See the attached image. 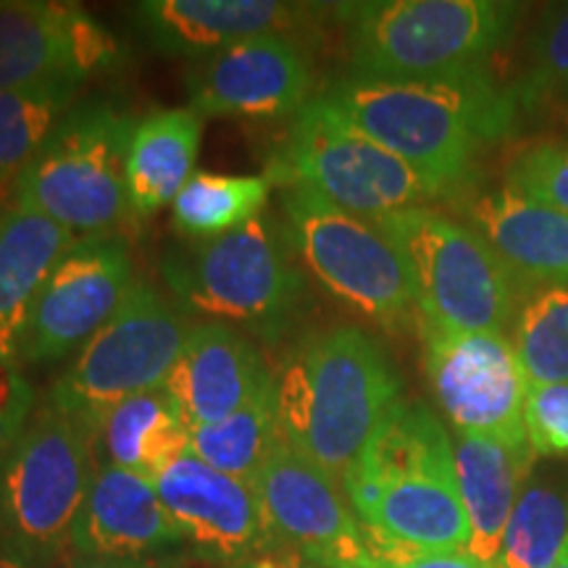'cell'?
<instances>
[{"mask_svg": "<svg viewBox=\"0 0 568 568\" xmlns=\"http://www.w3.org/2000/svg\"><path fill=\"white\" fill-rule=\"evenodd\" d=\"M318 101L424 176L439 197L464 193L477 161L514 132L518 98L487 69L443 80L339 77Z\"/></svg>", "mask_w": 568, "mask_h": 568, "instance_id": "obj_1", "label": "cell"}, {"mask_svg": "<svg viewBox=\"0 0 568 568\" xmlns=\"http://www.w3.org/2000/svg\"><path fill=\"white\" fill-rule=\"evenodd\" d=\"M400 387L389 353L361 326L305 332L274 372L280 432L343 487Z\"/></svg>", "mask_w": 568, "mask_h": 568, "instance_id": "obj_2", "label": "cell"}, {"mask_svg": "<svg viewBox=\"0 0 568 568\" xmlns=\"http://www.w3.org/2000/svg\"><path fill=\"white\" fill-rule=\"evenodd\" d=\"M343 489L368 535L414 550H468L453 435L426 403L389 410Z\"/></svg>", "mask_w": 568, "mask_h": 568, "instance_id": "obj_3", "label": "cell"}, {"mask_svg": "<svg viewBox=\"0 0 568 568\" xmlns=\"http://www.w3.org/2000/svg\"><path fill=\"white\" fill-rule=\"evenodd\" d=\"M347 77L443 80L485 69L506 45L521 3L506 0H366L335 6Z\"/></svg>", "mask_w": 568, "mask_h": 568, "instance_id": "obj_4", "label": "cell"}, {"mask_svg": "<svg viewBox=\"0 0 568 568\" xmlns=\"http://www.w3.org/2000/svg\"><path fill=\"white\" fill-rule=\"evenodd\" d=\"M161 274L187 314L237 324L268 343L293 326L308 295L284 222L264 213L222 237L174 247Z\"/></svg>", "mask_w": 568, "mask_h": 568, "instance_id": "obj_5", "label": "cell"}, {"mask_svg": "<svg viewBox=\"0 0 568 568\" xmlns=\"http://www.w3.org/2000/svg\"><path fill=\"white\" fill-rule=\"evenodd\" d=\"M406 261L418 318L447 332L506 335L524 290L477 232L418 205L376 222Z\"/></svg>", "mask_w": 568, "mask_h": 568, "instance_id": "obj_6", "label": "cell"}, {"mask_svg": "<svg viewBox=\"0 0 568 568\" xmlns=\"http://www.w3.org/2000/svg\"><path fill=\"white\" fill-rule=\"evenodd\" d=\"M190 329L193 322L180 303L134 280L113 316L63 368L48 403L95 437L119 403L163 387Z\"/></svg>", "mask_w": 568, "mask_h": 568, "instance_id": "obj_7", "label": "cell"}, {"mask_svg": "<svg viewBox=\"0 0 568 568\" xmlns=\"http://www.w3.org/2000/svg\"><path fill=\"white\" fill-rule=\"evenodd\" d=\"M134 122L111 101H82L13 182V203L80 237L105 234L126 211V148Z\"/></svg>", "mask_w": 568, "mask_h": 568, "instance_id": "obj_8", "label": "cell"}, {"mask_svg": "<svg viewBox=\"0 0 568 568\" xmlns=\"http://www.w3.org/2000/svg\"><path fill=\"white\" fill-rule=\"evenodd\" d=\"M266 180L305 190L374 224L439 197L406 161L343 122L318 98L295 116Z\"/></svg>", "mask_w": 568, "mask_h": 568, "instance_id": "obj_9", "label": "cell"}, {"mask_svg": "<svg viewBox=\"0 0 568 568\" xmlns=\"http://www.w3.org/2000/svg\"><path fill=\"white\" fill-rule=\"evenodd\" d=\"M282 211L297 264L332 297L387 329L422 322L406 261L374 222L297 187H287Z\"/></svg>", "mask_w": 568, "mask_h": 568, "instance_id": "obj_10", "label": "cell"}, {"mask_svg": "<svg viewBox=\"0 0 568 568\" xmlns=\"http://www.w3.org/2000/svg\"><path fill=\"white\" fill-rule=\"evenodd\" d=\"M95 437L45 400L0 460V531L24 558L71 539L90 493Z\"/></svg>", "mask_w": 568, "mask_h": 568, "instance_id": "obj_11", "label": "cell"}, {"mask_svg": "<svg viewBox=\"0 0 568 568\" xmlns=\"http://www.w3.org/2000/svg\"><path fill=\"white\" fill-rule=\"evenodd\" d=\"M418 326L426 379L453 432L493 437L518 453H535L524 424L529 385L514 339Z\"/></svg>", "mask_w": 568, "mask_h": 568, "instance_id": "obj_12", "label": "cell"}, {"mask_svg": "<svg viewBox=\"0 0 568 568\" xmlns=\"http://www.w3.org/2000/svg\"><path fill=\"white\" fill-rule=\"evenodd\" d=\"M119 40L77 3L0 0V92L71 84L122 67Z\"/></svg>", "mask_w": 568, "mask_h": 568, "instance_id": "obj_13", "label": "cell"}, {"mask_svg": "<svg viewBox=\"0 0 568 568\" xmlns=\"http://www.w3.org/2000/svg\"><path fill=\"white\" fill-rule=\"evenodd\" d=\"M132 282L130 247L122 237L111 232L77 237L32 305L19 361L51 364L80 351L113 316Z\"/></svg>", "mask_w": 568, "mask_h": 568, "instance_id": "obj_14", "label": "cell"}, {"mask_svg": "<svg viewBox=\"0 0 568 568\" xmlns=\"http://www.w3.org/2000/svg\"><path fill=\"white\" fill-rule=\"evenodd\" d=\"M268 537L293 545L318 568H372V552L345 489L280 439L255 474Z\"/></svg>", "mask_w": 568, "mask_h": 568, "instance_id": "obj_15", "label": "cell"}, {"mask_svg": "<svg viewBox=\"0 0 568 568\" xmlns=\"http://www.w3.org/2000/svg\"><path fill=\"white\" fill-rule=\"evenodd\" d=\"M184 90L203 119L297 116L311 103L314 63L297 34H261L190 63Z\"/></svg>", "mask_w": 568, "mask_h": 568, "instance_id": "obj_16", "label": "cell"}, {"mask_svg": "<svg viewBox=\"0 0 568 568\" xmlns=\"http://www.w3.org/2000/svg\"><path fill=\"white\" fill-rule=\"evenodd\" d=\"M322 9L284 0H142L132 6V30L153 53L201 61L261 34H297Z\"/></svg>", "mask_w": 568, "mask_h": 568, "instance_id": "obj_17", "label": "cell"}, {"mask_svg": "<svg viewBox=\"0 0 568 568\" xmlns=\"http://www.w3.org/2000/svg\"><path fill=\"white\" fill-rule=\"evenodd\" d=\"M153 485L182 539L205 556L245 558L268 537L253 485L216 471L193 453L176 458Z\"/></svg>", "mask_w": 568, "mask_h": 568, "instance_id": "obj_18", "label": "cell"}, {"mask_svg": "<svg viewBox=\"0 0 568 568\" xmlns=\"http://www.w3.org/2000/svg\"><path fill=\"white\" fill-rule=\"evenodd\" d=\"M274 379L261 347L245 332L219 322L193 324L163 389L190 429L224 422Z\"/></svg>", "mask_w": 568, "mask_h": 568, "instance_id": "obj_19", "label": "cell"}, {"mask_svg": "<svg viewBox=\"0 0 568 568\" xmlns=\"http://www.w3.org/2000/svg\"><path fill=\"white\" fill-rule=\"evenodd\" d=\"M180 539L182 531L153 481L109 464L92 477L71 531V542L82 556L103 560H138Z\"/></svg>", "mask_w": 568, "mask_h": 568, "instance_id": "obj_20", "label": "cell"}, {"mask_svg": "<svg viewBox=\"0 0 568 568\" xmlns=\"http://www.w3.org/2000/svg\"><path fill=\"white\" fill-rule=\"evenodd\" d=\"M466 224L508 266L521 290L568 280V216L518 195L506 182L468 197Z\"/></svg>", "mask_w": 568, "mask_h": 568, "instance_id": "obj_21", "label": "cell"}, {"mask_svg": "<svg viewBox=\"0 0 568 568\" xmlns=\"http://www.w3.org/2000/svg\"><path fill=\"white\" fill-rule=\"evenodd\" d=\"M77 234L38 211L0 209V361L17 364L32 305Z\"/></svg>", "mask_w": 568, "mask_h": 568, "instance_id": "obj_22", "label": "cell"}, {"mask_svg": "<svg viewBox=\"0 0 568 568\" xmlns=\"http://www.w3.org/2000/svg\"><path fill=\"white\" fill-rule=\"evenodd\" d=\"M456 479L471 539L468 552L495 566L516 497L531 477L535 453H518L493 437L453 432Z\"/></svg>", "mask_w": 568, "mask_h": 568, "instance_id": "obj_23", "label": "cell"}, {"mask_svg": "<svg viewBox=\"0 0 568 568\" xmlns=\"http://www.w3.org/2000/svg\"><path fill=\"white\" fill-rule=\"evenodd\" d=\"M203 116L190 105L153 109L134 122L126 148V209L138 216L166 209L193 180Z\"/></svg>", "mask_w": 568, "mask_h": 568, "instance_id": "obj_24", "label": "cell"}, {"mask_svg": "<svg viewBox=\"0 0 568 568\" xmlns=\"http://www.w3.org/2000/svg\"><path fill=\"white\" fill-rule=\"evenodd\" d=\"M105 464L155 481L184 453H190V426L163 387L119 403L95 432Z\"/></svg>", "mask_w": 568, "mask_h": 568, "instance_id": "obj_25", "label": "cell"}, {"mask_svg": "<svg viewBox=\"0 0 568 568\" xmlns=\"http://www.w3.org/2000/svg\"><path fill=\"white\" fill-rule=\"evenodd\" d=\"M282 439L276 418L274 379L247 406L234 410L224 422L190 429V453L216 471L253 485L268 453Z\"/></svg>", "mask_w": 568, "mask_h": 568, "instance_id": "obj_26", "label": "cell"}, {"mask_svg": "<svg viewBox=\"0 0 568 568\" xmlns=\"http://www.w3.org/2000/svg\"><path fill=\"white\" fill-rule=\"evenodd\" d=\"M272 182L258 174L195 172L172 203V224L184 240H213L264 213Z\"/></svg>", "mask_w": 568, "mask_h": 568, "instance_id": "obj_27", "label": "cell"}, {"mask_svg": "<svg viewBox=\"0 0 568 568\" xmlns=\"http://www.w3.org/2000/svg\"><path fill=\"white\" fill-rule=\"evenodd\" d=\"M568 539V493L531 477L516 497L495 568H552Z\"/></svg>", "mask_w": 568, "mask_h": 568, "instance_id": "obj_28", "label": "cell"}, {"mask_svg": "<svg viewBox=\"0 0 568 568\" xmlns=\"http://www.w3.org/2000/svg\"><path fill=\"white\" fill-rule=\"evenodd\" d=\"M510 339L529 387L568 382V280L524 293Z\"/></svg>", "mask_w": 568, "mask_h": 568, "instance_id": "obj_29", "label": "cell"}, {"mask_svg": "<svg viewBox=\"0 0 568 568\" xmlns=\"http://www.w3.org/2000/svg\"><path fill=\"white\" fill-rule=\"evenodd\" d=\"M80 88H48L0 92V187L30 166L55 126L77 105Z\"/></svg>", "mask_w": 568, "mask_h": 568, "instance_id": "obj_30", "label": "cell"}, {"mask_svg": "<svg viewBox=\"0 0 568 568\" xmlns=\"http://www.w3.org/2000/svg\"><path fill=\"white\" fill-rule=\"evenodd\" d=\"M506 184L518 195L568 216V145L537 142L508 163Z\"/></svg>", "mask_w": 568, "mask_h": 568, "instance_id": "obj_31", "label": "cell"}, {"mask_svg": "<svg viewBox=\"0 0 568 568\" xmlns=\"http://www.w3.org/2000/svg\"><path fill=\"white\" fill-rule=\"evenodd\" d=\"M529 92L568 95V3L545 13L531 34Z\"/></svg>", "mask_w": 568, "mask_h": 568, "instance_id": "obj_32", "label": "cell"}, {"mask_svg": "<svg viewBox=\"0 0 568 568\" xmlns=\"http://www.w3.org/2000/svg\"><path fill=\"white\" fill-rule=\"evenodd\" d=\"M524 424L535 456L568 458V382L529 387Z\"/></svg>", "mask_w": 568, "mask_h": 568, "instance_id": "obj_33", "label": "cell"}, {"mask_svg": "<svg viewBox=\"0 0 568 568\" xmlns=\"http://www.w3.org/2000/svg\"><path fill=\"white\" fill-rule=\"evenodd\" d=\"M34 414V389L17 364L0 361V460L24 435Z\"/></svg>", "mask_w": 568, "mask_h": 568, "instance_id": "obj_34", "label": "cell"}, {"mask_svg": "<svg viewBox=\"0 0 568 568\" xmlns=\"http://www.w3.org/2000/svg\"><path fill=\"white\" fill-rule=\"evenodd\" d=\"M364 535L372 552V568H495L468 550H414L368 535L366 529Z\"/></svg>", "mask_w": 568, "mask_h": 568, "instance_id": "obj_35", "label": "cell"}, {"mask_svg": "<svg viewBox=\"0 0 568 568\" xmlns=\"http://www.w3.org/2000/svg\"><path fill=\"white\" fill-rule=\"evenodd\" d=\"M71 568H145L140 560H103V558H90Z\"/></svg>", "mask_w": 568, "mask_h": 568, "instance_id": "obj_36", "label": "cell"}, {"mask_svg": "<svg viewBox=\"0 0 568 568\" xmlns=\"http://www.w3.org/2000/svg\"><path fill=\"white\" fill-rule=\"evenodd\" d=\"M0 568H30V564H27V558L21 556V552L9 548V545H3V548H0Z\"/></svg>", "mask_w": 568, "mask_h": 568, "instance_id": "obj_37", "label": "cell"}, {"mask_svg": "<svg viewBox=\"0 0 568 568\" xmlns=\"http://www.w3.org/2000/svg\"><path fill=\"white\" fill-rule=\"evenodd\" d=\"M237 568H290V566L274 564V560H247V564L237 566Z\"/></svg>", "mask_w": 568, "mask_h": 568, "instance_id": "obj_38", "label": "cell"}, {"mask_svg": "<svg viewBox=\"0 0 568 568\" xmlns=\"http://www.w3.org/2000/svg\"><path fill=\"white\" fill-rule=\"evenodd\" d=\"M564 550H566V552H568V539H566V545H564Z\"/></svg>", "mask_w": 568, "mask_h": 568, "instance_id": "obj_39", "label": "cell"}]
</instances>
